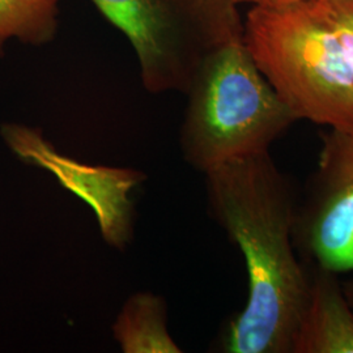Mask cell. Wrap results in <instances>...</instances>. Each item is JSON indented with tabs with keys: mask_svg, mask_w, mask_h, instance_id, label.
Listing matches in <instances>:
<instances>
[{
	"mask_svg": "<svg viewBox=\"0 0 353 353\" xmlns=\"http://www.w3.org/2000/svg\"><path fill=\"white\" fill-rule=\"evenodd\" d=\"M210 212L242 252L249 293L230 319L219 351L290 353L310 285L296 254L297 204L290 181L270 151L220 165L205 174Z\"/></svg>",
	"mask_w": 353,
	"mask_h": 353,
	"instance_id": "obj_1",
	"label": "cell"
},
{
	"mask_svg": "<svg viewBox=\"0 0 353 353\" xmlns=\"http://www.w3.org/2000/svg\"><path fill=\"white\" fill-rule=\"evenodd\" d=\"M243 39L299 121L353 130V0L252 6Z\"/></svg>",
	"mask_w": 353,
	"mask_h": 353,
	"instance_id": "obj_2",
	"label": "cell"
},
{
	"mask_svg": "<svg viewBox=\"0 0 353 353\" xmlns=\"http://www.w3.org/2000/svg\"><path fill=\"white\" fill-rule=\"evenodd\" d=\"M181 127L183 159L207 173L271 145L297 117L261 72L243 36L210 51L190 81Z\"/></svg>",
	"mask_w": 353,
	"mask_h": 353,
	"instance_id": "obj_3",
	"label": "cell"
},
{
	"mask_svg": "<svg viewBox=\"0 0 353 353\" xmlns=\"http://www.w3.org/2000/svg\"><path fill=\"white\" fill-rule=\"evenodd\" d=\"M137 54L150 93H186L203 58L243 36L237 0H90Z\"/></svg>",
	"mask_w": 353,
	"mask_h": 353,
	"instance_id": "obj_4",
	"label": "cell"
},
{
	"mask_svg": "<svg viewBox=\"0 0 353 353\" xmlns=\"http://www.w3.org/2000/svg\"><path fill=\"white\" fill-rule=\"evenodd\" d=\"M294 243L312 265L353 272V130L322 135L316 173L297 204Z\"/></svg>",
	"mask_w": 353,
	"mask_h": 353,
	"instance_id": "obj_5",
	"label": "cell"
},
{
	"mask_svg": "<svg viewBox=\"0 0 353 353\" xmlns=\"http://www.w3.org/2000/svg\"><path fill=\"white\" fill-rule=\"evenodd\" d=\"M312 265L309 293L290 353H353V307L339 275Z\"/></svg>",
	"mask_w": 353,
	"mask_h": 353,
	"instance_id": "obj_6",
	"label": "cell"
},
{
	"mask_svg": "<svg viewBox=\"0 0 353 353\" xmlns=\"http://www.w3.org/2000/svg\"><path fill=\"white\" fill-rule=\"evenodd\" d=\"M164 297L140 292L128 297L113 325L114 339L125 353H179L169 335Z\"/></svg>",
	"mask_w": 353,
	"mask_h": 353,
	"instance_id": "obj_7",
	"label": "cell"
},
{
	"mask_svg": "<svg viewBox=\"0 0 353 353\" xmlns=\"http://www.w3.org/2000/svg\"><path fill=\"white\" fill-rule=\"evenodd\" d=\"M59 13L61 0H0V54L12 38L33 46L50 43Z\"/></svg>",
	"mask_w": 353,
	"mask_h": 353,
	"instance_id": "obj_8",
	"label": "cell"
},
{
	"mask_svg": "<svg viewBox=\"0 0 353 353\" xmlns=\"http://www.w3.org/2000/svg\"><path fill=\"white\" fill-rule=\"evenodd\" d=\"M240 4H250V6H256V4H284V3H293V1H303V0H237Z\"/></svg>",
	"mask_w": 353,
	"mask_h": 353,
	"instance_id": "obj_9",
	"label": "cell"
},
{
	"mask_svg": "<svg viewBox=\"0 0 353 353\" xmlns=\"http://www.w3.org/2000/svg\"><path fill=\"white\" fill-rule=\"evenodd\" d=\"M343 290H344V293H345L348 301L352 305L353 307V278L343 283Z\"/></svg>",
	"mask_w": 353,
	"mask_h": 353,
	"instance_id": "obj_10",
	"label": "cell"
}]
</instances>
